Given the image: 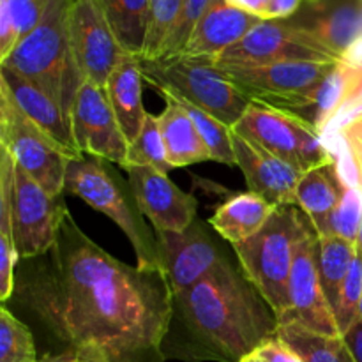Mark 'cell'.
<instances>
[{"mask_svg":"<svg viewBox=\"0 0 362 362\" xmlns=\"http://www.w3.org/2000/svg\"><path fill=\"white\" fill-rule=\"evenodd\" d=\"M18 303L59 341L105 362H159L175 313L163 269L117 260L67 214L57 243L14 274Z\"/></svg>","mask_w":362,"mask_h":362,"instance_id":"1","label":"cell"},{"mask_svg":"<svg viewBox=\"0 0 362 362\" xmlns=\"http://www.w3.org/2000/svg\"><path fill=\"white\" fill-rule=\"evenodd\" d=\"M175 315L193 339L198 359L223 362H240L279 325L267 300L226 257L175 297Z\"/></svg>","mask_w":362,"mask_h":362,"instance_id":"2","label":"cell"},{"mask_svg":"<svg viewBox=\"0 0 362 362\" xmlns=\"http://www.w3.org/2000/svg\"><path fill=\"white\" fill-rule=\"evenodd\" d=\"M71 4L73 0H49L41 23L0 64V67L16 71L37 85L69 119L74 99L85 81L71 52L67 30Z\"/></svg>","mask_w":362,"mask_h":362,"instance_id":"3","label":"cell"},{"mask_svg":"<svg viewBox=\"0 0 362 362\" xmlns=\"http://www.w3.org/2000/svg\"><path fill=\"white\" fill-rule=\"evenodd\" d=\"M310 228L311 221L297 205H281L257 235L233 246L240 271L267 300L279 324L290 313L293 251Z\"/></svg>","mask_w":362,"mask_h":362,"instance_id":"4","label":"cell"},{"mask_svg":"<svg viewBox=\"0 0 362 362\" xmlns=\"http://www.w3.org/2000/svg\"><path fill=\"white\" fill-rule=\"evenodd\" d=\"M140 67L144 80L156 90L180 95L232 129L251 105V99L218 67L214 59L186 53L156 60L140 57Z\"/></svg>","mask_w":362,"mask_h":362,"instance_id":"5","label":"cell"},{"mask_svg":"<svg viewBox=\"0 0 362 362\" xmlns=\"http://www.w3.org/2000/svg\"><path fill=\"white\" fill-rule=\"evenodd\" d=\"M64 193L81 198L101 214L108 216L126 233L136 255L138 267L163 269L158 239L151 235L141 221L136 202H131L120 180L106 168L105 161L81 156L67 165Z\"/></svg>","mask_w":362,"mask_h":362,"instance_id":"6","label":"cell"},{"mask_svg":"<svg viewBox=\"0 0 362 362\" xmlns=\"http://www.w3.org/2000/svg\"><path fill=\"white\" fill-rule=\"evenodd\" d=\"M0 147L49 197H62L67 165L83 154L64 147L23 112L0 85Z\"/></svg>","mask_w":362,"mask_h":362,"instance_id":"7","label":"cell"},{"mask_svg":"<svg viewBox=\"0 0 362 362\" xmlns=\"http://www.w3.org/2000/svg\"><path fill=\"white\" fill-rule=\"evenodd\" d=\"M233 131L300 173L334 163L320 131L297 113L251 101Z\"/></svg>","mask_w":362,"mask_h":362,"instance_id":"8","label":"cell"},{"mask_svg":"<svg viewBox=\"0 0 362 362\" xmlns=\"http://www.w3.org/2000/svg\"><path fill=\"white\" fill-rule=\"evenodd\" d=\"M336 64L338 62L288 60L265 66L221 69L253 103L303 117L315 105L318 90Z\"/></svg>","mask_w":362,"mask_h":362,"instance_id":"9","label":"cell"},{"mask_svg":"<svg viewBox=\"0 0 362 362\" xmlns=\"http://www.w3.org/2000/svg\"><path fill=\"white\" fill-rule=\"evenodd\" d=\"M288 60L339 62L310 27L290 25L281 20L260 21L246 37L223 52L214 62L219 67H250Z\"/></svg>","mask_w":362,"mask_h":362,"instance_id":"10","label":"cell"},{"mask_svg":"<svg viewBox=\"0 0 362 362\" xmlns=\"http://www.w3.org/2000/svg\"><path fill=\"white\" fill-rule=\"evenodd\" d=\"M69 211L62 197H49L23 168L14 163L13 221L18 257H42L57 243V235Z\"/></svg>","mask_w":362,"mask_h":362,"instance_id":"11","label":"cell"},{"mask_svg":"<svg viewBox=\"0 0 362 362\" xmlns=\"http://www.w3.org/2000/svg\"><path fill=\"white\" fill-rule=\"evenodd\" d=\"M71 52L85 81L106 87L110 74L129 55L94 0H73L67 20Z\"/></svg>","mask_w":362,"mask_h":362,"instance_id":"12","label":"cell"},{"mask_svg":"<svg viewBox=\"0 0 362 362\" xmlns=\"http://www.w3.org/2000/svg\"><path fill=\"white\" fill-rule=\"evenodd\" d=\"M71 131L80 154L126 168L129 141L119 126L103 87L83 81L71 110Z\"/></svg>","mask_w":362,"mask_h":362,"instance_id":"13","label":"cell"},{"mask_svg":"<svg viewBox=\"0 0 362 362\" xmlns=\"http://www.w3.org/2000/svg\"><path fill=\"white\" fill-rule=\"evenodd\" d=\"M317 232L313 225L297 243L290 271V313L281 324H299L325 336H341L332 306L325 297L317 264Z\"/></svg>","mask_w":362,"mask_h":362,"instance_id":"14","label":"cell"},{"mask_svg":"<svg viewBox=\"0 0 362 362\" xmlns=\"http://www.w3.org/2000/svg\"><path fill=\"white\" fill-rule=\"evenodd\" d=\"M127 180L141 216L156 230L184 232L197 221L198 200L179 189L166 173L152 166H133L127 170Z\"/></svg>","mask_w":362,"mask_h":362,"instance_id":"15","label":"cell"},{"mask_svg":"<svg viewBox=\"0 0 362 362\" xmlns=\"http://www.w3.org/2000/svg\"><path fill=\"white\" fill-rule=\"evenodd\" d=\"M156 239L163 271L168 276L175 297L197 285L225 257L200 221H194L184 232L156 230Z\"/></svg>","mask_w":362,"mask_h":362,"instance_id":"16","label":"cell"},{"mask_svg":"<svg viewBox=\"0 0 362 362\" xmlns=\"http://www.w3.org/2000/svg\"><path fill=\"white\" fill-rule=\"evenodd\" d=\"M235 166L244 173L247 189L274 207L297 205V186L304 173L232 129Z\"/></svg>","mask_w":362,"mask_h":362,"instance_id":"17","label":"cell"},{"mask_svg":"<svg viewBox=\"0 0 362 362\" xmlns=\"http://www.w3.org/2000/svg\"><path fill=\"white\" fill-rule=\"evenodd\" d=\"M260 21L264 20L235 9L225 0H212L191 32L184 53L218 59L223 52L246 37Z\"/></svg>","mask_w":362,"mask_h":362,"instance_id":"18","label":"cell"},{"mask_svg":"<svg viewBox=\"0 0 362 362\" xmlns=\"http://www.w3.org/2000/svg\"><path fill=\"white\" fill-rule=\"evenodd\" d=\"M0 85L9 92L11 99L28 119L34 120L48 134H52L64 147L76 151L73 131H71V119L37 85L7 67H0Z\"/></svg>","mask_w":362,"mask_h":362,"instance_id":"19","label":"cell"},{"mask_svg":"<svg viewBox=\"0 0 362 362\" xmlns=\"http://www.w3.org/2000/svg\"><path fill=\"white\" fill-rule=\"evenodd\" d=\"M144 81L140 57L129 53L113 69L105 87L120 129L129 144L136 140L148 113L144 106Z\"/></svg>","mask_w":362,"mask_h":362,"instance_id":"20","label":"cell"},{"mask_svg":"<svg viewBox=\"0 0 362 362\" xmlns=\"http://www.w3.org/2000/svg\"><path fill=\"white\" fill-rule=\"evenodd\" d=\"M343 180L336 163L306 172L297 186V207L308 216L318 237L332 235V216L343 197Z\"/></svg>","mask_w":362,"mask_h":362,"instance_id":"21","label":"cell"},{"mask_svg":"<svg viewBox=\"0 0 362 362\" xmlns=\"http://www.w3.org/2000/svg\"><path fill=\"white\" fill-rule=\"evenodd\" d=\"M166 101L165 110L158 115L159 129L166 148V159L172 168H186L194 163L211 161L207 147L200 133L194 127L191 117L182 106L170 95H163Z\"/></svg>","mask_w":362,"mask_h":362,"instance_id":"22","label":"cell"},{"mask_svg":"<svg viewBox=\"0 0 362 362\" xmlns=\"http://www.w3.org/2000/svg\"><path fill=\"white\" fill-rule=\"evenodd\" d=\"M274 211V205L247 191L228 198L221 207H218L209 223L223 239L235 246L257 235Z\"/></svg>","mask_w":362,"mask_h":362,"instance_id":"23","label":"cell"},{"mask_svg":"<svg viewBox=\"0 0 362 362\" xmlns=\"http://www.w3.org/2000/svg\"><path fill=\"white\" fill-rule=\"evenodd\" d=\"M339 60L352 59L362 45V2L341 0L310 27Z\"/></svg>","mask_w":362,"mask_h":362,"instance_id":"24","label":"cell"},{"mask_svg":"<svg viewBox=\"0 0 362 362\" xmlns=\"http://www.w3.org/2000/svg\"><path fill=\"white\" fill-rule=\"evenodd\" d=\"M0 299H11L14 292V274L20 257L14 243L13 186L14 159L0 147Z\"/></svg>","mask_w":362,"mask_h":362,"instance_id":"25","label":"cell"},{"mask_svg":"<svg viewBox=\"0 0 362 362\" xmlns=\"http://www.w3.org/2000/svg\"><path fill=\"white\" fill-rule=\"evenodd\" d=\"M339 177L362 191V106L339 119L334 133L324 136Z\"/></svg>","mask_w":362,"mask_h":362,"instance_id":"26","label":"cell"},{"mask_svg":"<svg viewBox=\"0 0 362 362\" xmlns=\"http://www.w3.org/2000/svg\"><path fill=\"white\" fill-rule=\"evenodd\" d=\"M113 34L131 55L141 57L147 34L148 0H94Z\"/></svg>","mask_w":362,"mask_h":362,"instance_id":"27","label":"cell"},{"mask_svg":"<svg viewBox=\"0 0 362 362\" xmlns=\"http://www.w3.org/2000/svg\"><path fill=\"white\" fill-rule=\"evenodd\" d=\"M357 255V244L341 237H317V264L325 297L336 311L343 283Z\"/></svg>","mask_w":362,"mask_h":362,"instance_id":"28","label":"cell"},{"mask_svg":"<svg viewBox=\"0 0 362 362\" xmlns=\"http://www.w3.org/2000/svg\"><path fill=\"white\" fill-rule=\"evenodd\" d=\"M276 334L303 362H356L343 336H325L299 324H279Z\"/></svg>","mask_w":362,"mask_h":362,"instance_id":"29","label":"cell"},{"mask_svg":"<svg viewBox=\"0 0 362 362\" xmlns=\"http://www.w3.org/2000/svg\"><path fill=\"white\" fill-rule=\"evenodd\" d=\"M159 94L170 95L172 99H175V101L182 106L184 112L191 117L194 127H197L202 140H204L205 147H207L209 156H211V161L223 163V165H228V166L237 165L235 152H233V145H232V127L225 126V124L219 122L218 119L209 115L207 112L200 110L198 106L191 105V103H187L186 99L173 94V92L159 90Z\"/></svg>","mask_w":362,"mask_h":362,"instance_id":"30","label":"cell"},{"mask_svg":"<svg viewBox=\"0 0 362 362\" xmlns=\"http://www.w3.org/2000/svg\"><path fill=\"white\" fill-rule=\"evenodd\" d=\"M184 0H148L147 34L141 59H161L166 41L182 13Z\"/></svg>","mask_w":362,"mask_h":362,"instance_id":"31","label":"cell"},{"mask_svg":"<svg viewBox=\"0 0 362 362\" xmlns=\"http://www.w3.org/2000/svg\"><path fill=\"white\" fill-rule=\"evenodd\" d=\"M133 166H152L166 175L170 173V170H173L166 159V148L161 129H159L158 117L152 113H147L140 134L133 144H129L126 170L133 168Z\"/></svg>","mask_w":362,"mask_h":362,"instance_id":"32","label":"cell"},{"mask_svg":"<svg viewBox=\"0 0 362 362\" xmlns=\"http://www.w3.org/2000/svg\"><path fill=\"white\" fill-rule=\"evenodd\" d=\"M0 362H41L32 332L6 306L0 308Z\"/></svg>","mask_w":362,"mask_h":362,"instance_id":"33","label":"cell"},{"mask_svg":"<svg viewBox=\"0 0 362 362\" xmlns=\"http://www.w3.org/2000/svg\"><path fill=\"white\" fill-rule=\"evenodd\" d=\"M362 297V253L357 251L356 258H354L350 271L346 274L345 283H343L341 293H339V303L336 308V322L341 336L352 327L357 322V315H359V304Z\"/></svg>","mask_w":362,"mask_h":362,"instance_id":"34","label":"cell"},{"mask_svg":"<svg viewBox=\"0 0 362 362\" xmlns=\"http://www.w3.org/2000/svg\"><path fill=\"white\" fill-rule=\"evenodd\" d=\"M345 184V182H343ZM362 223V191L356 186H343V197L332 216V235L357 244Z\"/></svg>","mask_w":362,"mask_h":362,"instance_id":"35","label":"cell"},{"mask_svg":"<svg viewBox=\"0 0 362 362\" xmlns=\"http://www.w3.org/2000/svg\"><path fill=\"white\" fill-rule=\"evenodd\" d=\"M211 2L212 0H184L182 13H180L179 21L173 27L168 41H166L161 59L163 57H173L184 53L187 41L191 37V32L197 27L198 20L204 16V13L207 11Z\"/></svg>","mask_w":362,"mask_h":362,"instance_id":"36","label":"cell"},{"mask_svg":"<svg viewBox=\"0 0 362 362\" xmlns=\"http://www.w3.org/2000/svg\"><path fill=\"white\" fill-rule=\"evenodd\" d=\"M48 4L49 0H0V7L9 14L18 42L41 23Z\"/></svg>","mask_w":362,"mask_h":362,"instance_id":"37","label":"cell"},{"mask_svg":"<svg viewBox=\"0 0 362 362\" xmlns=\"http://www.w3.org/2000/svg\"><path fill=\"white\" fill-rule=\"evenodd\" d=\"M240 362H303V359L278 334H274Z\"/></svg>","mask_w":362,"mask_h":362,"instance_id":"38","label":"cell"},{"mask_svg":"<svg viewBox=\"0 0 362 362\" xmlns=\"http://www.w3.org/2000/svg\"><path fill=\"white\" fill-rule=\"evenodd\" d=\"M303 0H271L267 9V20H285L300 7Z\"/></svg>","mask_w":362,"mask_h":362,"instance_id":"39","label":"cell"},{"mask_svg":"<svg viewBox=\"0 0 362 362\" xmlns=\"http://www.w3.org/2000/svg\"><path fill=\"white\" fill-rule=\"evenodd\" d=\"M225 2L235 7V9L253 14V16L260 18V20H267V9L271 0H225Z\"/></svg>","mask_w":362,"mask_h":362,"instance_id":"40","label":"cell"},{"mask_svg":"<svg viewBox=\"0 0 362 362\" xmlns=\"http://www.w3.org/2000/svg\"><path fill=\"white\" fill-rule=\"evenodd\" d=\"M343 339H345L354 361L362 362V322L357 320L356 324L343 334Z\"/></svg>","mask_w":362,"mask_h":362,"instance_id":"41","label":"cell"},{"mask_svg":"<svg viewBox=\"0 0 362 362\" xmlns=\"http://www.w3.org/2000/svg\"><path fill=\"white\" fill-rule=\"evenodd\" d=\"M41 362H105L94 356H88V354L81 352L76 349H67L66 352L57 354V356H46L42 357Z\"/></svg>","mask_w":362,"mask_h":362,"instance_id":"42","label":"cell"},{"mask_svg":"<svg viewBox=\"0 0 362 362\" xmlns=\"http://www.w3.org/2000/svg\"><path fill=\"white\" fill-rule=\"evenodd\" d=\"M357 251L362 253V223H361V232H359V239H357Z\"/></svg>","mask_w":362,"mask_h":362,"instance_id":"43","label":"cell"},{"mask_svg":"<svg viewBox=\"0 0 362 362\" xmlns=\"http://www.w3.org/2000/svg\"><path fill=\"white\" fill-rule=\"evenodd\" d=\"M357 320L362 322V297H361V304H359V315H357Z\"/></svg>","mask_w":362,"mask_h":362,"instance_id":"44","label":"cell"},{"mask_svg":"<svg viewBox=\"0 0 362 362\" xmlns=\"http://www.w3.org/2000/svg\"><path fill=\"white\" fill-rule=\"evenodd\" d=\"M306 2L315 4V6H320V4H322V2H325V0H306Z\"/></svg>","mask_w":362,"mask_h":362,"instance_id":"45","label":"cell"}]
</instances>
